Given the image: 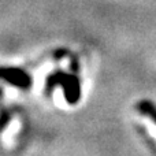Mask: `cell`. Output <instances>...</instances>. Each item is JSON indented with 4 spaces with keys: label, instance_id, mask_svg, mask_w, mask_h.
Listing matches in <instances>:
<instances>
[{
    "label": "cell",
    "instance_id": "1",
    "mask_svg": "<svg viewBox=\"0 0 156 156\" xmlns=\"http://www.w3.org/2000/svg\"><path fill=\"white\" fill-rule=\"evenodd\" d=\"M59 83L63 86V92H65V97L70 104H74L80 100V82L74 76H69V74L56 73L52 77H49V83Z\"/></svg>",
    "mask_w": 156,
    "mask_h": 156
},
{
    "label": "cell",
    "instance_id": "2",
    "mask_svg": "<svg viewBox=\"0 0 156 156\" xmlns=\"http://www.w3.org/2000/svg\"><path fill=\"white\" fill-rule=\"evenodd\" d=\"M2 77L11 85L19 86V88H27L32 83V78L29 74L18 67H3Z\"/></svg>",
    "mask_w": 156,
    "mask_h": 156
}]
</instances>
